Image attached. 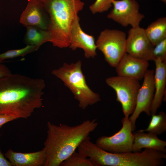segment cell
I'll list each match as a JSON object with an SVG mask.
<instances>
[{
    "label": "cell",
    "mask_w": 166,
    "mask_h": 166,
    "mask_svg": "<svg viewBox=\"0 0 166 166\" xmlns=\"http://www.w3.org/2000/svg\"><path fill=\"white\" fill-rule=\"evenodd\" d=\"M42 79L12 74L0 77V114L27 118L42 105Z\"/></svg>",
    "instance_id": "cell-1"
},
{
    "label": "cell",
    "mask_w": 166,
    "mask_h": 166,
    "mask_svg": "<svg viewBox=\"0 0 166 166\" xmlns=\"http://www.w3.org/2000/svg\"><path fill=\"white\" fill-rule=\"evenodd\" d=\"M98 123L96 119L87 120L74 126L47 124V137L43 148L46 154L44 166H59L84 140L95 130Z\"/></svg>",
    "instance_id": "cell-2"
},
{
    "label": "cell",
    "mask_w": 166,
    "mask_h": 166,
    "mask_svg": "<svg viewBox=\"0 0 166 166\" xmlns=\"http://www.w3.org/2000/svg\"><path fill=\"white\" fill-rule=\"evenodd\" d=\"M80 153L90 158L95 166H160L164 164L166 158L165 153L151 149L136 152H110L90 140L83 143Z\"/></svg>",
    "instance_id": "cell-3"
},
{
    "label": "cell",
    "mask_w": 166,
    "mask_h": 166,
    "mask_svg": "<svg viewBox=\"0 0 166 166\" xmlns=\"http://www.w3.org/2000/svg\"><path fill=\"white\" fill-rule=\"evenodd\" d=\"M49 18L47 29L53 45L69 46L72 28L85 3L81 0H40Z\"/></svg>",
    "instance_id": "cell-4"
},
{
    "label": "cell",
    "mask_w": 166,
    "mask_h": 166,
    "mask_svg": "<svg viewBox=\"0 0 166 166\" xmlns=\"http://www.w3.org/2000/svg\"><path fill=\"white\" fill-rule=\"evenodd\" d=\"M82 63L78 61L70 64L64 63L52 73L60 79L68 88L78 102L79 107L85 109L101 100L100 95L93 91L87 84L82 70Z\"/></svg>",
    "instance_id": "cell-5"
},
{
    "label": "cell",
    "mask_w": 166,
    "mask_h": 166,
    "mask_svg": "<svg viewBox=\"0 0 166 166\" xmlns=\"http://www.w3.org/2000/svg\"><path fill=\"white\" fill-rule=\"evenodd\" d=\"M126 38L125 33L116 29H105L99 35L96 42L97 49L111 66L115 68L126 53Z\"/></svg>",
    "instance_id": "cell-6"
},
{
    "label": "cell",
    "mask_w": 166,
    "mask_h": 166,
    "mask_svg": "<svg viewBox=\"0 0 166 166\" xmlns=\"http://www.w3.org/2000/svg\"><path fill=\"white\" fill-rule=\"evenodd\" d=\"M105 82L115 91L116 100L121 104L124 117H129L136 107L137 95L141 86L139 81L117 75L106 78Z\"/></svg>",
    "instance_id": "cell-7"
},
{
    "label": "cell",
    "mask_w": 166,
    "mask_h": 166,
    "mask_svg": "<svg viewBox=\"0 0 166 166\" xmlns=\"http://www.w3.org/2000/svg\"><path fill=\"white\" fill-rule=\"evenodd\" d=\"M121 128L110 136H101L96 141L101 148L109 152L122 153L132 152L134 140L132 127L129 117H124L121 120Z\"/></svg>",
    "instance_id": "cell-8"
},
{
    "label": "cell",
    "mask_w": 166,
    "mask_h": 166,
    "mask_svg": "<svg viewBox=\"0 0 166 166\" xmlns=\"http://www.w3.org/2000/svg\"><path fill=\"white\" fill-rule=\"evenodd\" d=\"M112 5L113 9L107 18L122 26H139L144 18V15L139 11L140 6L136 0H113Z\"/></svg>",
    "instance_id": "cell-9"
},
{
    "label": "cell",
    "mask_w": 166,
    "mask_h": 166,
    "mask_svg": "<svg viewBox=\"0 0 166 166\" xmlns=\"http://www.w3.org/2000/svg\"><path fill=\"white\" fill-rule=\"evenodd\" d=\"M154 75L153 69H148L138 91L135 109L129 118L132 131L135 130L136 120L142 112L145 113L148 116L151 115L150 108L155 92Z\"/></svg>",
    "instance_id": "cell-10"
},
{
    "label": "cell",
    "mask_w": 166,
    "mask_h": 166,
    "mask_svg": "<svg viewBox=\"0 0 166 166\" xmlns=\"http://www.w3.org/2000/svg\"><path fill=\"white\" fill-rule=\"evenodd\" d=\"M154 47L145 29L139 26L132 27L128 31L126 41V53L138 59L148 61H153Z\"/></svg>",
    "instance_id": "cell-11"
},
{
    "label": "cell",
    "mask_w": 166,
    "mask_h": 166,
    "mask_svg": "<svg viewBox=\"0 0 166 166\" xmlns=\"http://www.w3.org/2000/svg\"><path fill=\"white\" fill-rule=\"evenodd\" d=\"M20 22L26 27L32 26L47 30L49 23L48 15L40 0H29L22 13Z\"/></svg>",
    "instance_id": "cell-12"
},
{
    "label": "cell",
    "mask_w": 166,
    "mask_h": 166,
    "mask_svg": "<svg viewBox=\"0 0 166 166\" xmlns=\"http://www.w3.org/2000/svg\"><path fill=\"white\" fill-rule=\"evenodd\" d=\"M73 50L77 48L82 49L86 58H94L97 55V47L94 37L85 33L79 24V18L75 19L72 26L69 46Z\"/></svg>",
    "instance_id": "cell-13"
},
{
    "label": "cell",
    "mask_w": 166,
    "mask_h": 166,
    "mask_svg": "<svg viewBox=\"0 0 166 166\" xmlns=\"http://www.w3.org/2000/svg\"><path fill=\"white\" fill-rule=\"evenodd\" d=\"M148 61L126 53L115 68L117 75L140 81L143 79L148 69Z\"/></svg>",
    "instance_id": "cell-14"
},
{
    "label": "cell",
    "mask_w": 166,
    "mask_h": 166,
    "mask_svg": "<svg viewBox=\"0 0 166 166\" xmlns=\"http://www.w3.org/2000/svg\"><path fill=\"white\" fill-rule=\"evenodd\" d=\"M154 61L156 66L154 75L155 92L150 108L151 115L156 114L162 101H165L166 62H163L159 58Z\"/></svg>",
    "instance_id": "cell-15"
},
{
    "label": "cell",
    "mask_w": 166,
    "mask_h": 166,
    "mask_svg": "<svg viewBox=\"0 0 166 166\" xmlns=\"http://www.w3.org/2000/svg\"><path fill=\"white\" fill-rule=\"evenodd\" d=\"M5 155L12 166H44L46 160L43 148L38 151L30 153L17 152L10 149Z\"/></svg>",
    "instance_id": "cell-16"
},
{
    "label": "cell",
    "mask_w": 166,
    "mask_h": 166,
    "mask_svg": "<svg viewBox=\"0 0 166 166\" xmlns=\"http://www.w3.org/2000/svg\"><path fill=\"white\" fill-rule=\"evenodd\" d=\"M132 152H139L143 148L151 149L166 152V142L160 139L157 135L139 130L134 133Z\"/></svg>",
    "instance_id": "cell-17"
},
{
    "label": "cell",
    "mask_w": 166,
    "mask_h": 166,
    "mask_svg": "<svg viewBox=\"0 0 166 166\" xmlns=\"http://www.w3.org/2000/svg\"><path fill=\"white\" fill-rule=\"evenodd\" d=\"M26 27V31L24 41L27 45H34L38 49L43 44L51 42V36L48 30L32 26Z\"/></svg>",
    "instance_id": "cell-18"
},
{
    "label": "cell",
    "mask_w": 166,
    "mask_h": 166,
    "mask_svg": "<svg viewBox=\"0 0 166 166\" xmlns=\"http://www.w3.org/2000/svg\"><path fill=\"white\" fill-rule=\"evenodd\" d=\"M146 34L154 46L166 38V18H159L149 24L145 29Z\"/></svg>",
    "instance_id": "cell-19"
},
{
    "label": "cell",
    "mask_w": 166,
    "mask_h": 166,
    "mask_svg": "<svg viewBox=\"0 0 166 166\" xmlns=\"http://www.w3.org/2000/svg\"><path fill=\"white\" fill-rule=\"evenodd\" d=\"M152 117L147 128L140 130L144 132H149L157 136L160 135L166 131V114L163 111L158 114L152 115Z\"/></svg>",
    "instance_id": "cell-20"
},
{
    "label": "cell",
    "mask_w": 166,
    "mask_h": 166,
    "mask_svg": "<svg viewBox=\"0 0 166 166\" xmlns=\"http://www.w3.org/2000/svg\"><path fill=\"white\" fill-rule=\"evenodd\" d=\"M61 166H95L91 159L74 152L60 164Z\"/></svg>",
    "instance_id": "cell-21"
},
{
    "label": "cell",
    "mask_w": 166,
    "mask_h": 166,
    "mask_svg": "<svg viewBox=\"0 0 166 166\" xmlns=\"http://www.w3.org/2000/svg\"><path fill=\"white\" fill-rule=\"evenodd\" d=\"M38 49L34 45H28L20 49L8 50L0 54V63H2L4 60L6 59L23 56Z\"/></svg>",
    "instance_id": "cell-22"
},
{
    "label": "cell",
    "mask_w": 166,
    "mask_h": 166,
    "mask_svg": "<svg viewBox=\"0 0 166 166\" xmlns=\"http://www.w3.org/2000/svg\"><path fill=\"white\" fill-rule=\"evenodd\" d=\"M113 0H96L89 6L90 10L93 14L106 11L112 6Z\"/></svg>",
    "instance_id": "cell-23"
},
{
    "label": "cell",
    "mask_w": 166,
    "mask_h": 166,
    "mask_svg": "<svg viewBox=\"0 0 166 166\" xmlns=\"http://www.w3.org/2000/svg\"><path fill=\"white\" fill-rule=\"evenodd\" d=\"M152 59L157 58L166 62V38L154 46L152 53Z\"/></svg>",
    "instance_id": "cell-24"
},
{
    "label": "cell",
    "mask_w": 166,
    "mask_h": 166,
    "mask_svg": "<svg viewBox=\"0 0 166 166\" xmlns=\"http://www.w3.org/2000/svg\"><path fill=\"white\" fill-rule=\"evenodd\" d=\"M15 119V118L12 117L0 114V127L7 122Z\"/></svg>",
    "instance_id": "cell-25"
},
{
    "label": "cell",
    "mask_w": 166,
    "mask_h": 166,
    "mask_svg": "<svg viewBox=\"0 0 166 166\" xmlns=\"http://www.w3.org/2000/svg\"><path fill=\"white\" fill-rule=\"evenodd\" d=\"M11 72L6 65L0 63V77L11 73Z\"/></svg>",
    "instance_id": "cell-26"
},
{
    "label": "cell",
    "mask_w": 166,
    "mask_h": 166,
    "mask_svg": "<svg viewBox=\"0 0 166 166\" xmlns=\"http://www.w3.org/2000/svg\"><path fill=\"white\" fill-rule=\"evenodd\" d=\"M1 135L0 134V138ZM0 166H12L10 162L3 156L0 149Z\"/></svg>",
    "instance_id": "cell-27"
},
{
    "label": "cell",
    "mask_w": 166,
    "mask_h": 166,
    "mask_svg": "<svg viewBox=\"0 0 166 166\" xmlns=\"http://www.w3.org/2000/svg\"><path fill=\"white\" fill-rule=\"evenodd\" d=\"M161 0L163 2H166V0Z\"/></svg>",
    "instance_id": "cell-28"
},
{
    "label": "cell",
    "mask_w": 166,
    "mask_h": 166,
    "mask_svg": "<svg viewBox=\"0 0 166 166\" xmlns=\"http://www.w3.org/2000/svg\"></svg>",
    "instance_id": "cell-29"
}]
</instances>
